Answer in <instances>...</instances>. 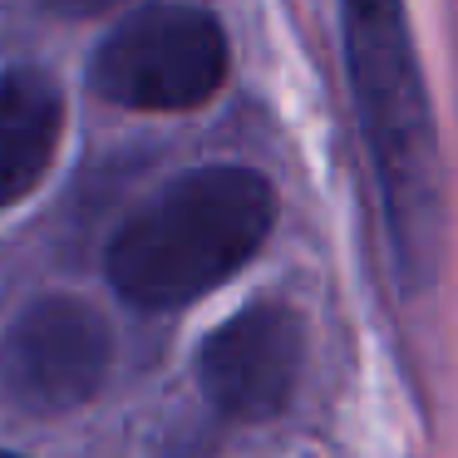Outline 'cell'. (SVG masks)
I'll list each match as a JSON object with an SVG mask.
<instances>
[{"instance_id": "obj_1", "label": "cell", "mask_w": 458, "mask_h": 458, "mask_svg": "<svg viewBox=\"0 0 458 458\" xmlns=\"http://www.w3.org/2000/svg\"><path fill=\"white\" fill-rule=\"evenodd\" d=\"M345 60L404 286H428L444 247V182L424 74L399 0H345Z\"/></svg>"}, {"instance_id": "obj_2", "label": "cell", "mask_w": 458, "mask_h": 458, "mask_svg": "<svg viewBox=\"0 0 458 458\" xmlns=\"http://www.w3.org/2000/svg\"><path fill=\"white\" fill-rule=\"evenodd\" d=\"M267 178L247 168H202L173 182L109 247V276L133 306H182L227 281L271 232Z\"/></svg>"}, {"instance_id": "obj_3", "label": "cell", "mask_w": 458, "mask_h": 458, "mask_svg": "<svg viewBox=\"0 0 458 458\" xmlns=\"http://www.w3.org/2000/svg\"><path fill=\"white\" fill-rule=\"evenodd\" d=\"M222 74V25L192 5H143L94 55V89L123 109H192L217 94Z\"/></svg>"}, {"instance_id": "obj_4", "label": "cell", "mask_w": 458, "mask_h": 458, "mask_svg": "<svg viewBox=\"0 0 458 458\" xmlns=\"http://www.w3.org/2000/svg\"><path fill=\"white\" fill-rule=\"evenodd\" d=\"M109 369V326L74 296H45L21 310L0 345V385L30 414H64L99 389Z\"/></svg>"}, {"instance_id": "obj_5", "label": "cell", "mask_w": 458, "mask_h": 458, "mask_svg": "<svg viewBox=\"0 0 458 458\" xmlns=\"http://www.w3.org/2000/svg\"><path fill=\"white\" fill-rule=\"evenodd\" d=\"M301 375V326L286 306H251L202 345V389L232 419H267Z\"/></svg>"}, {"instance_id": "obj_6", "label": "cell", "mask_w": 458, "mask_h": 458, "mask_svg": "<svg viewBox=\"0 0 458 458\" xmlns=\"http://www.w3.org/2000/svg\"><path fill=\"white\" fill-rule=\"evenodd\" d=\"M60 94L40 70L0 74V208L40 182L60 143Z\"/></svg>"}, {"instance_id": "obj_7", "label": "cell", "mask_w": 458, "mask_h": 458, "mask_svg": "<svg viewBox=\"0 0 458 458\" xmlns=\"http://www.w3.org/2000/svg\"><path fill=\"white\" fill-rule=\"evenodd\" d=\"M55 15H99V11H109L114 0H45Z\"/></svg>"}, {"instance_id": "obj_8", "label": "cell", "mask_w": 458, "mask_h": 458, "mask_svg": "<svg viewBox=\"0 0 458 458\" xmlns=\"http://www.w3.org/2000/svg\"><path fill=\"white\" fill-rule=\"evenodd\" d=\"M0 458H11V454H0Z\"/></svg>"}]
</instances>
